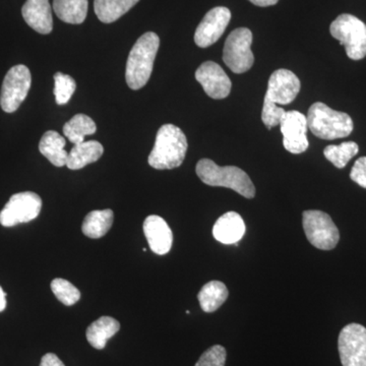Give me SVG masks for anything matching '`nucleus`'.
<instances>
[{
    "mask_svg": "<svg viewBox=\"0 0 366 366\" xmlns=\"http://www.w3.org/2000/svg\"><path fill=\"white\" fill-rule=\"evenodd\" d=\"M76 81L69 74L56 72L54 74V96L59 105H66L76 91Z\"/></svg>",
    "mask_w": 366,
    "mask_h": 366,
    "instance_id": "nucleus-28",
    "label": "nucleus"
},
{
    "mask_svg": "<svg viewBox=\"0 0 366 366\" xmlns=\"http://www.w3.org/2000/svg\"><path fill=\"white\" fill-rule=\"evenodd\" d=\"M103 153H104V149L97 141L83 142V143L74 144L67 157V168L71 170L81 169L89 164L98 161L102 157Z\"/></svg>",
    "mask_w": 366,
    "mask_h": 366,
    "instance_id": "nucleus-18",
    "label": "nucleus"
},
{
    "mask_svg": "<svg viewBox=\"0 0 366 366\" xmlns=\"http://www.w3.org/2000/svg\"><path fill=\"white\" fill-rule=\"evenodd\" d=\"M249 1L254 4V6L264 7L274 6L279 0H249Z\"/></svg>",
    "mask_w": 366,
    "mask_h": 366,
    "instance_id": "nucleus-32",
    "label": "nucleus"
},
{
    "mask_svg": "<svg viewBox=\"0 0 366 366\" xmlns=\"http://www.w3.org/2000/svg\"><path fill=\"white\" fill-rule=\"evenodd\" d=\"M339 354L343 366H366V329L360 324H349L342 329L338 339Z\"/></svg>",
    "mask_w": 366,
    "mask_h": 366,
    "instance_id": "nucleus-10",
    "label": "nucleus"
},
{
    "mask_svg": "<svg viewBox=\"0 0 366 366\" xmlns=\"http://www.w3.org/2000/svg\"><path fill=\"white\" fill-rule=\"evenodd\" d=\"M24 20L36 32L50 34L53 29L51 6L49 0H26L21 9Z\"/></svg>",
    "mask_w": 366,
    "mask_h": 366,
    "instance_id": "nucleus-16",
    "label": "nucleus"
},
{
    "mask_svg": "<svg viewBox=\"0 0 366 366\" xmlns=\"http://www.w3.org/2000/svg\"><path fill=\"white\" fill-rule=\"evenodd\" d=\"M307 118L308 129L322 139H342L353 132L352 118L347 113L336 112L322 102L310 106Z\"/></svg>",
    "mask_w": 366,
    "mask_h": 366,
    "instance_id": "nucleus-4",
    "label": "nucleus"
},
{
    "mask_svg": "<svg viewBox=\"0 0 366 366\" xmlns=\"http://www.w3.org/2000/svg\"><path fill=\"white\" fill-rule=\"evenodd\" d=\"M40 366H66L61 360H59V356L55 355L54 353H47L43 356L41 360Z\"/></svg>",
    "mask_w": 366,
    "mask_h": 366,
    "instance_id": "nucleus-31",
    "label": "nucleus"
},
{
    "mask_svg": "<svg viewBox=\"0 0 366 366\" xmlns=\"http://www.w3.org/2000/svg\"><path fill=\"white\" fill-rule=\"evenodd\" d=\"M66 139L59 132L49 131L43 134L39 143L40 153L56 167L66 165L69 153L66 151Z\"/></svg>",
    "mask_w": 366,
    "mask_h": 366,
    "instance_id": "nucleus-19",
    "label": "nucleus"
},
{
    "mask_svg": "<svg viewBox=\"0 0 366 366\" xmlns=\"http://www.w3.org/2000/svg\"><path fill=\"white\" fill-rule=\"evenodd\" d=\"M96 132L97 127L95 122L85 114L74 115L64 127V136L74 144L83 143L86 136H91Z\"/></svg>",
    "mask_w": 366,
    "mask_h": 366,
    "instance_id": "nucleus-25",
    "label": "nucleus"
},
{
    "mask_svg": "<svg viewBox=\"0 0 366 366\" xmlns=\"http://www.w3.org/2000/svg\"><path fill=\"white\" fill-rule=\"evenodd\" d=\"M6 307V293L4 292V289L0 286V312H4Z\"/></svg>",
    "mask_w": 366,
    "mask_h": 366,
    "instance_id": "nucleus-33",
    "label": "nucleus"
},
{
    "mask_svg": "<svg viewBox=\"0 0 366 366\" xmlns=\"http://www.w3.org/2000/svg\"><path fill=\"white\" fill-rule=\"evenodd\" d=\"M252 44V33L249 29L238 28L230 33L224 45L223 60L231 71L243 74L252 69L254 62Z\"/></svg>",
    "mask_w": 366,
    "mask_h": 366,
    "instance_id": "nucleus-7",
    "label": "nucleus"
},
{
    "mask_svg": "<svg viewBox=\"0 0 366 366\" xmlns=\"http://www.w3.org/2000/svg\"><path fill=\"white\" fill-rule=\"evenodd\" d=\"M300 91L298 76L288 69H278L269 79L268 90L264 96V105H288L295 100Z\"/></svg>",
    "mask_w": 366,
    "mask_h": 366,
    "instance_id": "nucleus-11",
    "label": "nucleus"
},
{
    "mask_svg": "<svg viewBox=\"0 0 366 366\" xmlns=\"http://www.w3.org/2000/svg\"><path fill=\"white\" fill-rule=\"evenodd\" d=\"M350 178L363 189H366V157H361L354 163Z\"/></svg>",
    "mask_w": 366,
    "mask_h": 366,
    "instance_id": "nucleus-30",
    "label": "nucleus"
},
{
    "mask_svg": "<svg viewBox=\"0 0 366 366\" xmlns=\"http://www.w3.org/2000/svg\"><path fill=\"white\" fill-rule=\"evenodd\" d=\"M196 171L199 179L211 187H227L247 199L255 196V187L249 175L236 166L221 167L209 159H202Z\"/></svg>",
    "mask_w": 366,
    "mask_h": 366,
    "instance_id": "nucleus-3",
    "label": "nucleus"
},
{
    "mask_svg": "<svg viewBox=\"0 0 366 366\" xmlns=\"http://www.w3.org/2000/svg\"><path fill=\"white\" fill-rule=\"evenodd\" d=\"M41 209L42 199L35 192L14 194L0 212V224L4 227H14L21 223L30 222L39 216Z\"/></svg>",
    "mask_w": 366,
    "mask_h": 366,
    "instance_id": "nucleus-9",
    "label": "nucleus"
},
{
    "mask_svg": "<svg viewBox=\"0 0 366 366\" xmlns=\"http://www.w3.org/2000/svg\"><path fill=\"white\" fill-rule=\"evenodd\" d=\"M159 46L160 39L157 34L148 32L139 37L132 48L127 59L125 79L132 90H139L150 79Z\"/></svg>",
    "mask_w": 366,
    "mask_h": 366,
    "instance_id": "nucleus-2",
    "label": "nucleus"
},
{
    "mask_svg": "<svg viewBox=\"0 0 366 366\" xmlns=\"http://www.w3.org/2000/svg\"><path fill=\"white\" fill-rule=\"evenodd\" d=\"M53 9L64 23L79 25L88 14V0H53Z\"/></svg>",
    "mask_w": 366,
    "mask_h": 366,
    "instance_id": "nucleus-22",
    "label": "nucleus"
},
{
    "mask_svg": "<svg viewBox=\"0 0 366 366\" xmlns=\"http://www.w3.org/2000/svg\"><path fill=\"white\" fill-rule=\"evenodd\" d=\"M119 330L120 324L118 320L112 317H101L100 319L92 322L86 329V340L94 348L102 350L105 348L107 341Z\"/></svg>",
    "mask_w": 366,
    "mask_h": 366,
    "instance_id": "nucleus-20",
    "label": "nucleus"
},
{
    "mask_svg": "<svg viewBox=\"0 0 366 366\" xmlns=\"http://www.w3.org/2000/svg\"><path fill=\"white\" fill-rule=\"evenodd\" d=\"M228 296V289L223 282L211 281L204 284L197 295V300L204 312H214L225 302Z\"/></svg>",
    "mask_w": 366,
    "mask_h": 366,
    "instance_id": "nucleus-23",
    "label": "nucleus"
},
{
    "mask_svg": "<svg viewBox=\"0 0 366 366\" xmlns=\"http://www.w3.org/2000/svg\"><path fill=\"white\" fill-rule=\"evenodd\" d=\"M303 229L308 242L322 250L335 249L340 239V233L331 216L317 209L305 211L302 214Z\"/></svg>",
    "mask_w": 366,
    "mask_h": 366,
    "instance_id": "nucleus-6",
    "label": "nucleus"
},
{
    "mask_svg": "<svg viewBox=\"0 0 366 366\" xmlns=\"http://www.w3.org/2000/svg\"><path fill=\"white\" fill-rule=\"evenodd\" d=\"M245 233V224L239 214L228 212L217 220L213 235L223 244H237Z\"/></svg>",
    "mask_w": 366,
    "mask_h": 366,
    "instance_id": "nucleus-17",
    "label": "nucleus"
},
{
    "mask_svg": "<svg viewBox=\"0 0 366 366\" xmlns=\"http://www.w3.org/2000/svg\"><path fill=\"white\" fill-rule=\"evenodd\" d=\"M197 81L203 86L209 97L213 99H224L230 94L231 84L222 67L216 62H204L196 71Z\"/></svg>",
    "mask_w": 366,
    "mask_h": 366,
    "instance_id": "nucleus-14",
    "label": "nucleus"
},
{
    "mask_svg": "<svg viewBox=\"0 0 366 366\" xmlns=\"http://www.w3.org/2000/svg\"><path fill=\"white\" fill-rule=\"evenodd\" d=\"M32 85L30 69L24 64L11 67L7 71L0 93V106L6 113L16 112L25 101Z\"/></svg>",
    "mask_w": 366,
    "mask_h": 366,
    "instance_id": "nucleus-8",
    "label": "nucleus"
},
{
    "mask_svg": "<svg viewBox=\"0 0 366 366\" xmlns=\"http://www.w3.org/2000/svg\"><path fill=\"white\" fill-rule=\"evenodd\" d=\"M114 219V214L112 209H96L92 211L86 216L81 225V231L86 237L97 238L103 237L110 230Z\"/></svg>",
    "mask_w": 366,
    "mask_h": 366,
    "instance_id": "nucleus-21",
    "label": "nucleus"
},
{
    "mask_svg": "<svg viewBox=\"0 0 366 366\" xmlns=\"http://www.w3.org/2000/svg\"><path fill=\"white\" fill-rule=\"evenodd\" d=\"M230 20L231 13L227 7L218 6L211 9L197 26L194 42L201 48L213 45L225 32Z\"/></svg>",
    "mask_w": 366,
    "mask_h": 366,
    "instance_id": "nucleus-13",
    "label": "nucleus"
},
{
    "mask_svg": "<svg viewBox=\"0 0 366 366\" xmlns=\"http://www.w3.org/2000/svg\"><path fill=\"white\" fill-rule=\"evenodd\" d=\"M226 349L221 345H215L204 351L194 366H225Z\"/></svg>",
    "mask_w": 366,
    "mask_h": 366,
    "instance_id": "nucleus-29",
    "label": "nucleus"
},
{
    "mask_svg": "<svg viewBox=\"0 0 366 366\" xmlns=\"http://www.w3.org/2000/svg\"><path fill=\"white\" fill-rule=\"evenodd\" d=\"M187 148L184 132L175 125L164 124L159 129L153 150L149 155V165L157 170L179 167L184 161Z\"/></svg>",
    "mask_w": 366,
    "mask_h": 366,
    "instance_id": "nucleus-1",
    "label": "nucleus"
},
{
    "mask_svg": "<svg viewBox=\"0 0 366 366\" xmlns=\"http://www.w3.org/2000/svg\"><path fill=\"white\" fill-rule=\"evenodd\" d=\"M53 295L66 307L76 305L81 298V292L76 286L66 279L56 278L51 282Z\"/></svg>",
    "mask_w": 366,
    "mask_h": 366,
    "instance_id": "nucleus-27",
    "label": "nucleus"
},
{
    "mask_svg": "<svg viewBox=\"0 0 366 366\" xmlns=\"http://www.w3.org/2000/svg\"><path fill=\"white\" fill-rule=\"evenodd\" d=\"M330 32L345 47L349 59L360 60L366 56V25L352 14L339 16L331 24Z\"/></svg>",
    "mask_w": 366,
    "mask_h": 366,
    "instance_id": "nucleus-5",
    "label": "nucleus"
},
{
    "mask_svg": "<svg viewBox=\"0 0 366 366\" xmlns=\"http://www.w3.org/2000/svg\"><path fill=\"white\" fill-rule=\"evenodd\" d=\"M284 148L292 154H301L307 150V118L302 113L286 112L280 122Z\"/></svg>",
    "mask_w": 366,
    "mask_h": 366,
    "instance_id": "nucleus-12",
    "label": "nucleus"
},
{
    "mask_svg": "<svg viewBox=\"0 0 366 366\" xmlns=\"http://www.w3.org/2000/svg\"><path fill=\"white\" fill-rule=\"evenodd\" d=\"M144 233L152 252L159 255L170 252L173 243L172 230L160 216L147 217L144 222Z\"/></svg>",
    "mask_w": 366,
    "mask_h": 366,
    "instance_id": "nucleus-15",
    "label": "nucleus"
},
{
    "mask_svg": "<svg viewBox=\"0 0 366 366\" xmlns=\"http://www.w3.org/2000/svg\"><path fill=\"white\" fill-rule=\"evenodd\" d=\"M358 152L360 147L355 142H344L340 144L327 146L324 150V155L335 167L342 169L354 156L357 155Z\"/></svg>",
    "mask_w": 366,
    "mask_h": 366,
    "instance_id": "nucleus-26",
    "label": "nucleus"
},
{
    "mask_svg": "<svg viewBox=\"0 0 366 366\" xmlns=\"http://www.w3.org/2000/svg\"><path fill=\"white\" fill-rule=\"evenodd\" d=\"M139 0H95L94 9L102 23L110 24L122 18Z\"/></svg>",
    "mask_w": 366,
    "mask_h": 366,
    "instance_id": "nucleus-24",
    "label": "nucleus"
}]
</instances>
